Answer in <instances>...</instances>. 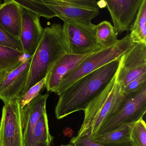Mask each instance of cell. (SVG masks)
Listing matches in <instances>:
<instances>
[{
    "label": "cell",
    "mask_w": 146,
    "mask_h": 146,
    "mask_svg": "<svg viewBox=\"0 0 146 146\" xmlns=\"http://www.w3.org/2000/svg\"><path fill=\"white\" fill-rule=\"evenodd\" d=\"M70 144L73 146H135L131 141L120 144L103 145L94 141L87 135L83 136L76 135L73 137L70 140Z\"/></svg>",
    "instance_id": "obj_23"
},
{
    "label": "cell",
    "mask_w": 146,
    "mask_h": 146,
    "mask_svg": "<svg viewBox=\"0 0 146 146\" xmlns=\"http://www.w3.org/2000/svg\"><path fill=\"white\" fill-rule=\"evenodd\" d=\"M146 0H143L132 24L129 34L135 44H146Z\"/></svg>",
    "instance_id": "obj_19"
},
{
    "label": "cell",
    "mask_w": 146,
    "mask_h": 146,
    "mask_svg": "<svg viewBox=\"0 0 146 146\" xmlns=\"http://www.w3.org/2000/svg\"><path fill=\"white\" fill-rule=\"evenodd\" d=\"M49 96L48 94H39L25 107L21 108L24 141L28 138L36 123L46 112V102Z\"/></svg>",
    "instance_id": "obj_14"
},
{
    "label": "cell",
    "mask_w": 146,
    "mask_h": 146,
    "mask_svg": "<svg viewBox=\"0 0 146 146\" xmlns=\"http://www.w3.org/2000/svg\"><path fill=\"white\" fill-rule=\"evenodd\" d=\"M120 60L113 61L76 81L62 92L55 109L58 120L84 111L116 74Z\"/></svg>",
    "instance_id": "obj_1"
},
{
    "label": "cell",
    "mask_w": 146,
    "mask_h": 146,
    "mask_svg": "<svg viewBox=\"0 0 146 146\" xmlns=\"http://www.w3.org/2000/svg\"><path fill=\"white\" fill-rule=\"evenodd\" d=\"M146 112L145 86L138 91L123 95L121 101L103 122L93 138L133 123L143 117Z\"/></svg>",
    "instance_id": "obj_5"
},
{
    "label": "cell",
    "mask_w": 146,
    "mask_h": 146,
    "mask_svg": "<svg viewBox=\"0 0 146 146\" xmlns=\"http://www.w3.org/2000/svg\"><path fill=\"white\" fill-rule=\"evenodd\" d=\"M5 73V72H2V71L0 70V82H1V79H2Z\"/></svg>",
    "instance_id": "obj_27"
},
{
    "label": "cell",
    "mask_w": 146,
    "mask_h": 146,
    "mask_svg": "<svg viewBox=\"0 0 146 146\" xmlns=\"http://www.w3.org/2000/svg\"><path fill=\"white\" fill-rule=\"evenodd\" d=\"M45 77L29 88L19 100L20 105L23 108L40 94V92L45 86Z\"/></svg>",
    "instance_id": "obj_25"
},
{
    "label": "cell",
    "mask_w": 146,
    "mask_h": 146,
    "mask_svg": "<svg viewBox=\"0 0 146 146\" xmlns=\"http://www.w3.org/2000/svg\"><path fill=\"white\" fill-rule=\"evenodd\" d=\"M117 34L130 31L143 0H103Z\"/></svg>",
    "instance_id": "obj_11"
},
{
    "label": "cell",
    "mask_w": 146,
    "mask_h": 146,
    "mask_svg": "<svg viewBox=\"0 0 146 146\" xmlns=\"http://www.w3.org/2000/svg\"><path fill=\"white\" fill-rule=\"evenodd\" d=\"M28 56L16 50L0 45V70L5 72H11Z\"/></svg>",
    "instance_id": "obj_18"
},
{
    "label": "cell",
    "mask_w": 146,
    "mask_h": 146,
    "mask_svg": "<svg viewBox=\"0 0 146 146\" xmlns=\"http://www.w3.org/2000/svg\"><path fill=\"white\" fill-rule=\"evenodd\" d=\"M0 146H24L19 100L4 104L0 121Z\"/></svg>",
    "instance_id": "obj_8"
},
{
    "label": "cell",
    "mask_w": 146,
    "mask_h": 146,
    "mask_svg": "<svg viewBox=\"0 0 146 146\" xmlns=\"http://www.w3.org/2000/svg\"><path fill=\"white\" fill-rule=\"evenodd\" d=\"M1 1L0 0V4H1Z\"/></svg>",
    "instance_id": "obj_29"
},
{
    "label": "cell",
    "mask_w": 146,
    "mask_h": 146,
    "mask_svg": "<svg viewBox=\"0 0 146 146\" xmlns=\"http://www.w3.org/2000/svg\"><path fill=\"white\" fill-rule=\"evenodd\" d=\"M146 86V73L139 76L126 86L121 87V92L123 95L129 94L138 91Z\"/></svg>",
    "instance_id": "obj_26"
},
{
    "label": "cell",
    "mask_w": 146,
    "mask_h": 146,
    "mask_svg": "<svg viewBox=\"0 0 146 146\" xmlns=\"http://www.w3.org/2000/svg\"><path fill=\"white\" fill-rule=\"evenodd\" d=\"M130 141L135 146H146V124L143 117L133 124Z\"/></svg>",
    "instance_id": "obj_22"
},
{
    "label": "cell",
    "mask_w": 146,
    "mask_h": 146,
    "mask_svg": "<svg viewBox=\"0 0 146 146\" xmlns=\"http://www.w3.org/2000/svg\"><path fill=\"white\" fill-rule=\"evenodd\" d=\"M63 36L68 53L86 54L101 49L97 44L94 24H85L72 20L63 21Z\"/></svg>",
    "instance_id": "obj_7"
},
{
    "label": "cell",
    "mask_w": 146,
    "mask_h": 146,
    "mask_svg": "<svg viewBox=\"0 0 146 146\" xmlns=\"http://www.w3.org/2000/svg\"><path fill=\"white\" fill-rule=\"evenodd\" d=\"M0 45L12 48L24 53L20 40L11 35L0 25Z\"/></svg>",
    "instance_id": "obj_24"
},
{
    "label": "cell",
    "mask_w": 146,
    "mask_h": 146,
    "mask_svg": "<svg viewBox=\"0 0 146 146\" xmlns=\"http://www.w3.org/2000/svg\"><path fill=\"white\" fill-rule=\"evenodd\" d=\"M66 53L67 48L62 26L54 23L44 28L41 40L32 56L25 92L45 78L54 64Z\"/></svg>",
    "instance_id": "obj_2"
},
{
    "label": "cell",
    "mask_w": 146,
    "mask_h": 146,
    "mask_svg": "<svg viewBox=\"0 0 146 146\" xmlns=\"http://www.w3.org/2000/svg\"><path fill=\"white\" fill-rule=\"evenodd\" d=\"M22 15L21 7L10 1L0 4V25L9 33L20 39Z\"/></svg>",
    "instance_id": "obj_15"
},
{
    "label": "cell",
    "mask_w": 146,
    "mask_h": 146,
    "mask_svg": "<svg viewBox=\"0 0 146 146\" xmlns=\"http://www.w3.org/2000/svg\"><path fill=\"white\" fill-rule=\"evenodd\" d=\"M17 3L20 7L29 10L40 17L51 19L57 17L53 11L45 5L40 0H3Z\"/></svg>",
    "instance_id": "obj_21"
},
{
    "label": "cell",
    "mask_w": 146,
    "mask_h": 146,
    "mask_svg": "<svg viewBox=\"0 0 146 146\" xmlns=\"http://www.w3.org/2000/svg\"><path fill=\"white\" fill-rule=\"evenodd\" d=\"M52 140L46 112L36 123L28 138L24 141V146H51Z\"/></svg>",
    "instance_id": "obj_16"
},
{
    "label": "cell",
    "mask_w": 146,
    "mask_h": 146,
    "mask_svg": "<svg viewBox=\"0 0 146 146\" xmlns=\"http://www.w3.org/2000/svg\"><path fill=\"white\" fill-rule=\"evenodd\" d=\"M133 123H130L91 139L94 141L103 145L120 144L127 142L130 141V134Z\"/></svg>",
    "instance_id": "obj_20"
},
{
    "label": "cell",
    "mask_w": 146,
    "mask_h": 146,
    "mask_svg": "<svg viewBox=\"0 0 146 146\" xmlns=\"http://www.w3.org/2000/svg\"><path fill=\"white\" fill-rule=\"evenodd\" d=\"M135 44L129 34H128L114 45L93 53L64 76L52 92L60 95L81 77L113 61L121 59L123 55Z\"/></svg>",
    "instance_id": "obj_3"
},
{
    "label": "cell",
    "mask_w": 146,
    "mask_h": 146,
    "mask_svg": "<svg viewBox=\"0 0 146 146\" xmlns=\"http://www.w3.org/2000/svg\"><path fill=\"white\" fill-rule=\"evenodd\" d=\"M94 33L97 44L101 49L111 47L118 41L114 26L107 21L95 25Z\"/></svg>",
    "instance_id": "obj_17"
},
{
    "label": "cell",
    "mask_w": 146,
    "mask_h": 146,
    "mask_svg": "<svg viewBox=\"0 0 146 146\" xmlns=\"http://www.w3.org/2000/svg\"><path fill=\"white\" fill-rule=\"evenodd\" d=\"M146 73V44H135L123 55L116 74L121 87Z\"/></svg>",
    "instance_id": "obj_9"
},
{
    "label": "cell",
    "mask_w": 146,
    "mask_h": 146,
    "mask_svg": "<svg viewBox=\"0 0 146 146\" xmlns=\"http://www.w3.org/2000/svg\"><path fill=\"white\" fill-rule=\"evenodd\" d=\"M92 54H75L65 53L54 64L45 76V86L47 91L52 92L64 76Z\"/></svg>",
    "instance_id": "obj_13"
},
{
    "label": "cell",
    "mask_w": 146,
    "mask_h": 146,
    "mask_svg": "<svg viewBox=\"0 0 146 146\" xmlns=\"http://www.w3.org/2000/svg\"><path fill=\"white\" fill-rule=\"evenodd\" d=\"M62 21L72 20L85 24L99 14L96 0H40Z\"/></svg>",
    "instance_id": "obj_6"
},
{
    "label": "cell",
    "mask_w": 146,
    "mask_h": 146,
    "mask_svg": "<svg viewBox=\"0 0 146 146\" xmlns=\"http://www.w3.org/2000/svg\"><path fill=\"white\" fill-rule=\"evenodd\" d=\"M123 98L116 75L106 87L87 106L77 135H87L93 138L103 122L116 108Z\"/></svg>",
    "instance_id": "obj_4"
},
{
    "label": "cell",
    "mask_w": 146,
    "mask_h": 146,
    "mask_svg": "<svg viewBox=\"0 0 146 146\" xmlns=\"http://www.w3.org/2000/svg\"><path fill=\"white\" fill-rule=\"evenodd\" d=\"M22 21L20 40L24 54L32 56L41 40L43 28L40 22V16L21 7Z\"/></svg>",
    "instance_id": "obj_12"
},
{
    "label": "cell",
    "mask_w": 146,
    "mask_h": 146,
    "mask_svg": "<svg viewBox=\"0 0 146 146\" xmlns=\"http://www.w3.org/2000/svg\"><path fill=\"white\" fill-rule=\"evenodd\" d=\"M31 58L28 56L15 69L4 74L0 82V100L4 104L19 100L25 92Z\"/></svg>",
    "instance_id": "obj_10"
},
{
    "label": "cell",
    "mask_w": 146,
    "mask_h": 146,
    "mask_svg": "<svg viewBox=\"0 0 146 146\" xmlns=\"http://www.w3.org/2000/svg\"><path fill=\"white\" fill-rule=\"evenodd\" d=\"M60 146H73V145H71V144H70V143H69V144H68V145H61Z\"/></svg>",
    "instance_id": "obj_28"
}]
</instances>
